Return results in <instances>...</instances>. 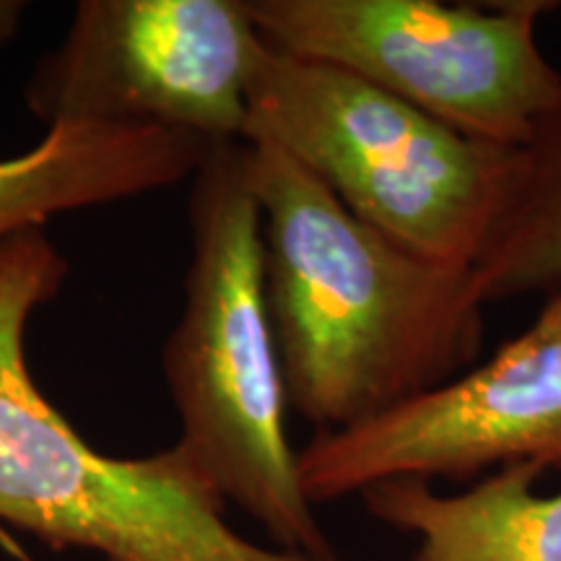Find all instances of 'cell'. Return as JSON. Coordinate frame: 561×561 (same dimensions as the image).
Masks as SVG:
<instances>
[{
  "mask_svg": "<svg viewBox=\"0 0 561 561\" xmlns=\"http://www.w3.org/2000/svg\"><path fill=\"white\" fill-rule=\"evenodd\" d=\"M471 273L483 305L549 294L561 284V100L515 149Z\"/></svg>",
  "mask_w": 561,
  "mask_h": 561,
  "instance_id": "cell-10",
  "label": "cell"
},
{
  "mask_svg": "<svg viewBox=\"0 0 561 561\" xmlns=\"http://www.w3.org/2000/svg\"><path fill=\"white\" fill-rule=\"evenodd\" d=\"M66 278L45 227L0 242V520L102 561H322L231 528L227 502L178 445L112 458L47 401L26 362V328Z\"/></svg>",
  "mask_w": 561,
  "mask_h": 561,
  "instance_id": "cell-3",
  "label": "cell"
},
{
  "mask_svg": "<svg viewBox=\"0 0 561 561\" xmlns=\"http://www.w3.org/2000/svg\"><path fill=\"white\" fill-rule=\"evenodd\" d=\"M265 45L359 76L483 144L520 149L561 100L546 0H244Z\"/></svg>",
  "mask_w": 561,
  "mask_h": 561,
  "instance_id": "cell-5",
  "label": "cell"
},
{
  "mask_svg": "<svg viewBox=\"0 0 561 561\" xmlns=\"http://www.w3.org/2000/svg\"><path fill=\"white\" fill-rule=\"evenodd\" d=\"M261 32L244 0H83L26 87L32 115L242 140Z\"/></svg>",
  "mask_w": 561,
  "mask_h": 561,
  "instance_id": "cell-6",
  "label": "cell"
},
{
  "mask_svg": "<svg viewBox=\"0 0 561 561\" xmlns=\"http://www.w3.org/2000/svg\"><path fill=\"white\" fill-rule=\"evenodd\" d=\"M538 466H510L460 494L385 481L362 494L371 520L416 538L409 561H561V491L538 494Z\"/></svg>",
  "mask_w": 561,
  "mask_h": 561,
  "instance_id": "cell-9",
  "label": "cell"
},
{
  "mask_svg": "<svg viewBox=\"0 0 561 561\" xmlns=\"http://www.w3.org/2000/svg\"><path fill=\"white\" fill-rule=\"evenodd\" d=\"M216 144L146 125L66 123L0 159V242L47 219L138 198L193 178Z\"/></svg>",
  "mask_w": 561,
  "mask_h": 561,
  "instance_id": "cell-8",
  "label": "cell"
},
{
  "mask_svg": "<svg viewBox=\"0 0 561 561\" xmlns=\"http://www.w3.org/2000/svg\"><path fill=\"white\" fill-rule=\"evenodd\" d=\"M193 261L164 346L180 439L195 471L268 533L276 549L331 561L333 543L299 481L284 377L263 289L261 208L244 144H216L193 174Z\"/></svg>",
  "mask_w": 561,
  "mask_h": 561,
  "instance_id": "cell-2",
  "label": "cell"
},
{
  "mask_svg": "<svg viewBox=\"0 0 561 561\" xmlns=\"http://www.w3.org/2000/svg\"><path fill=\"white\" fill-rule=\"evenodd\" d=\"M244 144L314 174L356 219L426 261L471 268L507 187L515 149L447 128L325 62L263 45Z\"/></svg>",
  "mask_w": 561,
  "mask_h": 561,
  "instance_id": "cell-4",
  "label": "cell"
},
{
  "mask_svg": "<svg viewBox=\"0 0 561 561\" xmlns=\"http://www.w3.org/2000/svg\"><path fill=\"white\" fill-rule=\"evenodd\" d=\"M21 13H24L21 3H0V37H11L19 30Z\"/></svg>",
  "mask_w": 561,
  "mask_h": 561,
  "instance_id": "cell-11",
  "label": "cell"
},
{
  "mask_svg": "<svg viewBox=\"0 0 561 561\" xmlns=\"http://www.w3.org/2000/svg\"><path fill=\"white\" fill-rule=\"evenodd\" d=\"M297 466L312 504L385 481L561 468V284L491 359L348 430L314 432Z\"/></svg>",
  "mask_w": 561,
  "mask_h": 561,
  "instance_id": "cell-7",
  "label": "cell"
},
{
  "mask_svg": "<svg viewBox=\"0 0 561 561\" xmlns=\"http://www.w3.org/2000/svg\"><path fill=\"white\" fill-rule=\"evenodd\" d=\"M244 172L286 401L314 432L380 416L476 362L486 305L471 268L388 240L276 146L244 144Z\"/></svg>",
  "mask_w": 561,
  "mask_h": 561,
  "instance_id": "cell-1",
  "label": "cell"
}]
</instances>
